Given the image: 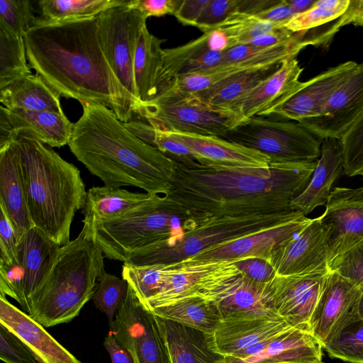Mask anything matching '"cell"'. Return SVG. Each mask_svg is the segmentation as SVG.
<instances>
[{"mask_svg": "<svg viewBox=\"0 0 363 363\" xmlns=\"http://www.w3.org/2000/svg\"><path fill=\"white\" fill-rule=\"evenodd\" d=\"M316 161L270 164L267 168L215 169L176 162L167 194L210 218L272 214L293 210Z\"/></svg>", "mask_w": 363, "mask_h": 363, "instance_id": "7a4b0ae2", "label": "cell"}, {"mask_svg": "<svg viewBox=\"0 0 363 363\" xmlns=\"http://www.w3.org/2000/svg\"><path fill=\"white\" fill-rule=\"evenodd\" d=\"M336 272L363 289V240L329 263Z\"/></svg>", "mask_w": 363, "mask_h": 363, "instance_id": "f6af8a7d", "label": "cell"}, {"mask_svg": "<svg viewBox=\"0 0 363 363\" xmlns=\"http://www.w3.org/2000/svg\"><path fill=\"white\" fill-rule=\"evenodd\" d=\"M125 4L101 13L98 16V30L106 57L136 114L140 102L135 85L133 62L140 33L147 18Z\"/></svg>", "mask_w": 363, "mask_h": 363, "instance_id": "8fae6325", "label": "cell"}, {"mask_svg": "<svg viewBox=\"0 0 363 363\" xmlns=\"http://www.w3.org/2000/svg\"><path fill=\"white\" fill-rule=\"evenodd\" d=\"M191 149L199 163L215 169L267 168L265 155L217 136L162 130Z\"/></svg>", "mask_w": 363, "mask_h": 363, "instance_id": "7402d4cb", "label": "cell"}, {"mask_svg": "<svg viewBox=\"0 0 363 363\" xmlns=\"http://www.w3.org/2000/svg\"><path fill=\"white\" fill-rule=\"evenodd\" d=\"M60 96L38 74L26 75L0 89V102L9 110L64 113Z\"/></svg>", "mask_w": 363, "mask_h": 363, "instance_id": "4dcf8cb0", "label": "cell"}, {"mask_svg": "<svg viewBox=\"0 0 363 363\" xmlns=\"http://www.w3.org/2000/svg\"><path fill=\"white\" fill-rule=\"evenodd\" d=\"M169 269V264H165L133 266L124 263L122 278L127 281L140 301L145 303L159 292Z\"/></svg>", "mask_w": 363, "mask_h": 363, "instance_id": "f35d334b", "label": "cell"}, {"mask_svg": "<svg viewBox=\"0 0 363 363\" xmlns=\"http://www.w3.org/2000/svg\"><path fill=\"white\" fill-rule=\"evenodd\" d=\"M358 64L347 61L328 69L298 89L271 115L301 121L316 116L332 93L356 69Z\"/></svg>", "mask_w": 363, "mask_h": 363, "instance_id": "44dd1931", "label": "cell"}, {"mask_svg": "<svg viewBox=\"0 0 363 363\" xmlns=\"http://www.w3.org/2000/svg\"><path fill=\"white\" fill-rule=\"evenodd\" d=\"M299 32L294 33L285 27L276 28L262 35L249 44L258 48H269L286 43L294 40Z\"/></svg>", "mask_w": 363, "mask_h": 363, "instance_id": "db71d44e", "label": "cell"}, {"mask_svg": "<svg viewBox=\"0 0 363 363\" xmlns=\"http://www.w3.org/2000/svg\"><path fill=\"white\" fill-rule=\"evenodd\" d=\"M164 41L151 34L146 24L143 26L133 62L135 85L140 104L157 94V79L163 65L161 45Z\"/></svg>", "mask_w": 363, "mask_h": 363, "instance_id": "d6a6232c", "label": "cell"}, {"mask_svg": "<svg viewBox=\"0 0 363 363\" xmlns=\"http://www.w3.org/2000/svg\"><path fill=\"white\" fill-rule=\"evenodd\" d=\"M325 350L332 358L363 363V321L357 318L350 323Z\"/></svg>", "mask_w": 363, "mask_h": 363, "instance_id": "b9f144b4", "label": "cell"}, {"mask_svg": "<svg viewBox=\"0 0 363 363\" xmlns=\"http://www.w3.org/2000/svg\"><path fill=\"white\" fill-rule=\"evenodd\" d=\"M0 359L5 363H40L28 346L1 324Z\"/></svg>", "mask_w": 363, "mask_h": 363, "instance_id": "bcb514c9", "label": "cell"}, {"mask_svg": "<svg viewBox=\"0 0 363 363\" xmlns=\"http://www.w3.org/2000/svg\"><path fill=\"white\" fill-rule=\"evenodd\" d=\"M28 64L61 96L102 104L123 123L134 112L101 47L98 16L49 23L36 18L23 36Z\"/></svg>", "mask_w": 363, "mask_h": 363, "instance_id": "6da1fadb", "label": "cell"}, {"mask_svg": "<svg viewBox=\"0 0 363 363\" xmlns=\"http://www.w3.org/2000/svg\"><path fill=\"white\" fill-rule=\"evenodd\" d=\"M103 345L110 355L111 363H135L131 353L110 332Z\"/></svg>", "mask_w": 363, "mask_h": 363, "instance_id": "9f6ffc18", "label": "cell"}, {"mask_svg": "<svg viewBox=\"0 0 363 363\" xmlns=\"http://www.w3.org/2000/svg\"><path fill=\"white\" fill-rule=\"evenodd\" d=\"M344 173L342 147L340 139L324 138L320 156L304 190L291 203V208L306 216L315 208L325 206L333 183Z\"/></svg>", "mask_w": 363, "mask_h": 363, "instance_id": "4316f807", "label": "cell"}, {"mask_svg": "<svg viewBox=\"0 0 363 363\" xmlns=\"http://www.w3.org/2000/svg\"><path fill=\"white\" fill-rule=\"evenodd\" d=\"M291 327L279 316L222 320L213 333V340L218 352L241 358L252 347L277 337Z\"/></svg>", "mask_w": 363, "mask_h": 363, "instance_id": "cb8c5ba5", "label": "cell"}, {"mask_svg": "<svg viewBox=\"0 0 363 363\" xmlns=\"http://www.w3.org/2000/svg\"><path fill=\"white\" fill-rule=\"evenodd\" d=\"M319 217L330 262L363 240V187H335Z\"/></svg>", "mask_w": 363, "mask_h": 363, "instance_id": "2e32d148", "label": "cell"}, {"mask_svg": "<svg viewBox=\"0 0 363 363\" xmlns=\"http://www.w3.org/2000/svg\"><path fill=\"white\" fill-rule=\"evenodd\" d=\"M363 111V63L332 93L319 113L298 121L316 138L340 139Z\"/></svg>", "mask_w": 363, "mask_h": 363, "instance_id": "e0dca14e", "label": "cell"}, {"mask_svg": "<svg viewBox=\"0 0 363 363\" xmlns=\"http://www.w3.org/2000/svg\"><path fill=\"white\" fill-rule=\"evenodd\" d=\"M342 14L338 11L327 9L315 3L308 11L294 15L285 23L284 27L294 33L308 30L328 23Z\"/></svg>", "mask_w": 363, "mask_h": 363, "instance_id": "7dc6e473", "label": "cell"}, {"mask_svg": "<svg viewBox=\"0 0 363 363\" xmlns=\"http://www.w3.org/2000/svg\"><path fill=\"white\" fill-rule=\"evenodd\" d=\"M223 52L210 48L207 33L183 45L163 49V65L157 84V94L177 77L215 69L220 64Z\"/></svg>", "mask_w": 363, "mask_h": 363, "instance_id": "f546056e", "label": "cell"}, {"mask_svg": "<svg viewBox=\"0 0 363 363\" xmlns=\"http://www.w3.org/2000/svg\"><path fill=\"white\" fill-rule=\"evenodd\" d=\"M275 116L252 117L220 138L265 155L269 164L316 161L322 140L299 122Z\"/></svg>", "mask_w": 363, "mask_h": 363, "instance_id": "ba28073f", "label": "cell"}, {"mask_svg": "<svg viewBox=\"0 0 363 363\" xmlns=\"http://www.w3.org/2000/svg\"><path fill=\"white\" fill-rule=\"evenodd\" d=\"M0 324L18 336L40 363H82L48 333L45 328L12 305L1 294Z\"/></svg>", "mask_w": 363, "mask_h": 363, "instance_id": "d4e9b609", "label": "cell"}, {"mask_svg": "<svg viewBox=\"0 0 363 363\" xmlns=\"http://www.w3.org/2000/svg\"><path fill=\"white\" fill-rule=\"evenodd\" d=\"M357 315L359 319L363 321V292L359 298L358 303Z\"/></svg>", "mask_w": 363, "mask_h": 363, "instance_id": "94428289", "label": "cell"}, {"mask_svg": "<svg viewBox=\"0 0 363 363\" xmlns=\"http://www.w3.org/2000/svg\"><path fill=\"white\" fill-rule=\"evenodd\" d=\"M235 267L247 279L259 284H267L276 276L269 260L255 257L232 260Z\"/></svg>", "mask_w": 363, "mask_h": 363, "instance_id": "f907efd6", "label": "cell"}, {"mask_svg": "<svg viewBox=\"0 0 363 363\" xmlns=\"http://www.w3.org/2000/svg\"><path fill=\"white\" fill-rule=\"evenodd\" d=\"M148 193L131 192L121 188L94 186L86 191L82 223L106 221L119 218L150 198Z\"/></svg>", "mask_w": 363, "mask_h": 363, "instance_id": "1f68e13d", "label": "cell"}, {"mask_svg": "<svg viewBox=\"0 0 363 363\" xmlns=\"http://www.w3.org/2000/svg\"><path fill=\"white\" fill-rule=\"evenodd\" d=\"M137 114L154 128L221 137L237 124L231 114L215 111L194 94L164 89L143 103Z\"/></svg>", "mask_w": 363, "mask_h": 363, "instance_id": "9c48e42d", "label": "cell"}, {"mask_svg": "<svg viewBox=\"0 0 363 363\" xmlns=\"http://www.w3.org/2000/svg\"><path fill=\"white\" fill-rule=\"evenodd\" d=\"M193 294L212 302L222 320L278 316L270 306L265 284L247 279L232 260L216 262L196 282Z\"/></svg>", "mask_w": 363, "mask_h": 363, "instance_id": "30bf717a", "label": "cell"}, {"mask_svg": "<svg viewBox=\"0 0 363 363\" xmlns=\"http://www.w3.org/2000/svg\"><path fill=\"white\" fill-rule=\"evenodd\" d=\"M0 209V267H9L17 264L19 240L5 211Z\"/></svg>", "mask_w": 363, "mask_h": 363, "instance_id": "681fc988", "label": "cell"}, {"mask_svg": "<svg viewBox=\"0 0 363 363\" xmlns=\"http://www.w3.org/2000/svg\"><path fill=\"white\" fill-rule=\"evenodd\" d=\"M30 217L35 228L60 246L68 243L86 191L79 169L28 129L14 133Z\"/></svg>", "mask_w": 363, "mask_h": 363, "instance_id": "277c9868", "label": "cell"}, {"mask_svg": "<svg viewBox=\"0 0 363 363\" xmlns=\"http://www.w3.org/2000/svg\"><path fill=\"white\" fill-rule=\"evenodd\" d=\"M344 173L363 175V111L340 138Z\"/></svg>", "mask_w": 363, "mask_h": 363, "instance_id": "ee69618b", "label": "cell"}, {"mask_svg": "<svg viewBox=\"0 0 363 363\" xmlns=\"http://www.w3.org/2000/svg\"><path fill=\"white\" fill-rule=\"evenodd\" d=\"M311 220L301 213L286 221L210 247L188 259L219 262L255 257L269 260L278 247L301 232Z\"/></svg>", "mask_w": 363, "mask_h": 363, "instance_id": "ac0fdd59", "label": "cell"}, {"mask_svg": "<svg viewBox=\"0 0 363 363\" xmlns=\"http://www.w3.org/2000/svg\"><path fill=\"white\" fill-rule=\"evenodd\" d=\"M281 64L242 72L208 90L194 94L199 96L212 109L231 114L230 110L233 106L272 75Z\"/></svg>", "mask_w": 363, "mask_h": 363, "instance_id": "836d02e7", "label": "cell"}, {"mask_svg": "<svg viewBox=\"0 0 363 363\" xmlns=\"http://www.w3.org/2000/svg\"><path fill=\"white\" fill-rule=\"evenodd\" d=\"M211 218L168 195L152 194L119 218L84 223L106 257L125 262L147 247L175 242Z\"/></svg>", "mask_w": 363, "mask_h": 363, "instance_id": "8992f818", "label": "cell"}, {"mask_svg": "<svg viewBox=\"0 0 363 363\" xmlns=\"http://www.w3.org/2000/svg\"><path fill=\"white\" fill-rule=\"evenodd\" d=\"M0 206L11 222L18 240L32 228L20 157L13 141L0 149Z\"/></svg>", "mask_w": 363, "mask_h": 363, "instance_id": "484cf974", "label": "cell"}, {"mask_svg": "<svg viewBox=\"0 0 363 363\" xmlns=\"http://www.w3.org/2000/svg\"><path fill=\"white\" fill-rule=\"evenodd\" d=\"M344 25L363 26V0H350L348 8L341 16Z\"/></svg>", "mask_w": 363, "mask_h": 363, "instance_id": "680465c9", "label": "cell"}, {"mask_svg": "<svg viewBox=\"0 0 363 363\" xmlns=\"http://www.w3.org/2000/svg\"><path fill=\"white\" fill-rule=\"evenodd\" d=\"M68 146L105 186H130L146 193L167 195L176 162L130 131L113 111L96 103L81 102Z\"/></svg>", "mask_w": 363, "mask_h": 363, "instance_id": "3957f363", "label": "cell"}, {"mask_svg": "<svg viewBox=\"0 0 363 363\" xmlns=\"http://www.w3.org/2000/svg\"><path fill=\"white\" fill-rule=\"evenodd\" d=\"M60 247L32 228L19 240L17 264L0 267V294L16 300L27 313L30 300L50 273Z\"/></svg>", "mask_w": 363, "mask_h": 363, "instance_id": "7c38bea8", "label": "cell"}, {"mask_svg": "<svg viewBox=\"0 0 363 363\" xmlns=\"http://www.w3.org/2000/svg\"><path fill=\"white\" fill-rule=\"evenodd\" d=\"M37 18L28 0H0V28L20 37L34 25Z\"/></svg>", "mask_w": 363, "mask_h": 363, "instance_id": "7bdbcfd3", "label": "cell"}, {"mask_svg": "<svg viewBox=\"0 0 363 363\" xmlns=\"http://www.w3.org/2000/svg\"><path fill=\"white\" fill-rule=\"evenodd\" d=\"M128 289L127 281L106 272L99 278L92 296L95 306L105 313L110 325L125 298Z\"/></svg>", "mask_w": 363, "mask_h": 363, "instance_id": "60d3db41", "label": "cell"}, {"mask_svg": "<svg viewBox=\"0 0 363 363\" xmlns=\"http://www.w3.org/2000/svg\"><path fill=\"white\" fill-rule=\"evenodd\" d=\"M302 71L296 57L282 62L272 75L233 106L230 113L238 124L254 116L271 115L300 86L298 77Z\"/></svg>", "mask_w": 363, "mask_h": 363, "instance_id": "ffe728a7", "label": "cell"}, {"mask_svg": "<svg viewBox=\"0 0 363 363\" xmlns=\"http://www.w3.org/2000/svg\"><path fill=\"white\" fill-rule=\"evenodd\" d=\"M294 15V11L286 0H281L279 4L255 15V16L262 20L281 23L284 26Z\"/></svg>", "mask_w": 363, "mask_h": 363, "instance_id": "11a10c76", "label": "cell"}, {"mask_svg": "<svg viewBox=\"0 0 363 363\" xmlns=\"http://www.w3.org/2000/svg\"><path fill=\"white\" fill-rule=\"evenodd\" d=\"M237 5L238 0H210L196 27L203 33L213 30L236 11Z\"/></svg>", "mask_w": 363, "mask_h": 363, "instance_id": "c3c4849f", "label": "cell"}, {"mask_svg": "<svg viewBox=\"0 0 363 363\" xmlns=\"http://www.w3.org/2000/svg\"><path fill=\"white\" fill-rule=\"evenodd\" d=\"M210 0H182L174 16L181 23L196 26Z\"/></svg>", "mask_w": 363, "mask_h": 363, "instance_id": "f5cc1de1", "label": "cell"}, {"mask_svg": "<svg viewBox=\"0 0 363 363\" xmlns=\"http://www.w3.org/2000/svg\"><path fill=\"white\" fill-rule=\"evenodd\" d=\"M125 2V0H41L38 1V18L49 23L91 19Z\"/></svg>", "mask_w": 363, "mask_h": 363, "instance_id": "8d00e7d4", "label": "cell"}, {"mask_svg": "<svg viewBox=\"0 0 363 363\" xmlns=\"http://www.w3.org/2000/svg\"><path fill=\"white\" fill-rule=\"evenodd\" d=\"M328 273L276 275L265 284L272 310L291 326L309 330L310 319Z\"/></svg>", "mask_w": 363, "mask_h": 363, "instance_id": "9a60e30c", "label": "cell"}, {"mask_svg": "<svg viewBox=\"0 0 363 363\" xmlns=\"http://www.w3.org/2000/svg\"><path fill=\"white\" fill-rule=\"evenodd\" d=\"M74 123L65 113L0 107V148L13 141L14 133L28 129L41 142L51 147L68 145Z\"/></svg>", "mask_w": 363, "mask_h": 363, "instance_id": "603a6c76", "label": "cell"}, {"mask_svg": "<svg viewBox=\"0 0 363 363\" xmlns=\"http://www.w3.org/2000/svg\"><path fill=\"white\" fill-rule=\"evenodd\" d=\"M280 27L284 26L281 23L262 20L255 16L234 12L213 30L222 31L228 37L230 47L233 48L249 43L256 38Z\"/></svg>", "mask_w": 363, "mask_h": 363, "instance_id": "ab89813d", "label": "cell"}, {"mask_svg": "<svg viewBox=\"0 0 363 363\" xmlns=\"http://www.w3.org/2000/svg\"><path fill=\"white\" fill-rule=\"evenodd\" d=\"M323 348L309 330L291 327L259 353L243 359L225 356V363H323Z\"/></svg>", "mask_w": 363, "mask_h": 363, "instance_id": "f1b7e54d", "label": "cell"}, {"mask_svg": "<svg viewBox=\"0 0 363 363\" xmlns=\"http://www.w3.org/2000/svg\"><path fill=\"white\" fill-rule=\"evenodd\" d=\"M182 0H126L125 6L138 11L146 18L174 15Z\"/></svg>", "mask_w": 363, "mask_h": 363, "instance_id": "816d5d0a", "label": "cell"}, {"mask_svg": "<svg viewBox=\"0 0 363 363\" xmlns=\"http://www.w3.org/2000/svg\"><path fill=\"white\" fill-rule=\"evenodd\" d=\"M155 315L213 334L222 321L217 307L196 294L181 298L171 304L151 311Z\"/></svg>", "mask_w": 363, "mask_h": 363, "instance_id": "d590c367", "label": "cell"}, {"mask_svg": "<svg viewBox=\"0 0 363 363\" xmlns=\"http://www.w3.org/2000/svg\"><path fill=\"white\" fill-rule=\"evenodd\" d=\"M317 0H286L295 15L305 12L312 8Z\"/></svg>", "mask_w": 363, "mask_h": 363, "instance_id": "91938a15", "label": "cell"}, {"mask_svg": "<svg viewBox=\"0 0 363 363\" xmlns=\"http://www.w3.org/2000/svg\"><path fill=\"white\" fill-rule=\"evenodd\" d=\"M362 177H363V175H362Z\"/></svg>", "mask_w": 363, "mask_h": 363, "instance_id": "be15d7a7", "label": "cell"}, {"mask_svg": "<svg viewBox=\"0 0 363 363\" xmlns=\"http://www.w3.org/2000/svg\"><path fill=\"white\" fill-rule=\"evenodd\" d=\"M281 0H238L236 11L242 14L255 16L277 4Z\"/></svg>", "mask_w": 363, "mask_h": 363, "instance_id": "6f0895ef", "label": "cell"}, {"mask_svg": "<svg viewBox=\"0 0 363 363\" xmlns=\"http://www.w3.org/2000/svg\"><path fill=\"white\" fill-rule=\"evenodd\" d=\"M23 37L0 28V89L30 74Z\"/></svg>", "mask_w": 363, "mask_h": 363, "instance_id": "74e56055", "label": "cell"}, {"mask_svg": "<svg viewBox=\"0 0 363 363\" xmlns=\"http://www.w3.org/2000/svg\"><path fill=\"white\" fill-rule=\"evenodd\" d=\"M363 289L336 272L329 271L309 322V330L325 349L350 323L359 318Z\"/></svg>", "mask_w": 363, "mask_h": 363, "instance_id": "5bb4252c", "label": "cell"}, {"mask_svg": "<svg viewBox=\"0 0 363 363\" xmlns=\"http://www.w3.org/2000/svg\"><path fill=\"white\" fill-rule=\"evenodd\" d=\"M301 213L289 210L272 214L212 218L175 242L147 247L123 263L143 266L179 262L210 247L286 221Z\"/></svg>", "mask_w": 363, "mask_h": 363, "instance_id": "52a82bcc", "label": "cell"}, {"mask_svg": "<svg viewBox=\"0 0 363 363\" xmlns=\"http://www.w3.org/2000/svg\"><path fill=\"white\" fill-rule=\"evenodd\" d=\"M284 363H291V362H284ZM323 363H324V362H323Z\"/></svg>", "mask_w": 363, "mask_h": 363, "instance_id": "6125c7cd", "label": "cell"}, {"mask_svg": "<svg viewBox=\"0 0 363 363\" xmlns=\"http://www.w3.org/2000/svg\"><path fill=\"white\" fill-rule=\"evenodd\" d=\"M104 257L83 223L78 236L60 247L50 273L30 300L27 314L44 328L71 321L91 299L106 272Z\"/></svg>", "mask_w": 363, "mask_h": 363, "instance_id": "5b68a950", "label": "cell"}, {"mask_svg": "<svg viewBox=\"0 0 363 363\" xmlns=\"http://www.w3.org/2000/svg\"><path fill=\"white\" fill-rule=\"evenodd\" d=\"M269 261L279 276L329 271L326 234L319 217L278 247Z\"/></svg>", "mask_w": 363, "mask_h": 363, "instance_id": "d6986e66", "label": "cell"}, {"mask_svg": "<svg viewBox=\"0 0 363 363\" xmlns=\"http://www.w3.org/2000/svg\"><path fill=\"white\" fill-rule=\"evenodd\" d=\"M109 328L118 342L131 353L135 363H170L155 315L140 301L129 284Z\"/></svg>", "mask_w": 363, "mask_h": 363, "instance_id": "4fadbf2b", "label": "cell"}, {"mask_svg": "<svg viewBox=\"0 0 363 363\" xmlns=\"http://www.w3.org/2000/svg\"><path fill=\"white\" fill-rule=\"evenodd\" d=\"M155 318L166 343L170 363H225L216 348L213 334L165 319Z\"/></svg>", "mask_w": 363, "mask_h": 363, "instance_id": "83f0119b", "label": "cell"}, {"mask_svg": "<svg viewBox=\"0 0 363 363\" xmlns=\"http://www.w3.org/2000/svg\"><path fill=\"white\" fill-rule=\"evenodd\" d=\"M216 262H193L189 259L169 264V269L159 292L143 305L150 311L190 296L199 279Z\"/></svg>", "mask_w": 363, "mask_h": 363, "instance_id": "e575fe53", "label": "cell"}]
</instances>
